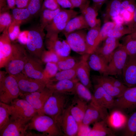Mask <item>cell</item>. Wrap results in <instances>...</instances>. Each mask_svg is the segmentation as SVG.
Returning <instances> with one entry per match:
<instances>
[{"mask_svg":"<svg viewBox=\"0 0 136 136\" xmlns=\"http://www.w3.org/2000/svg\"><path fill=\"white\" fill-rule=\"evenodd\" d=\"M58 59V56L54 52L50 50H45L41 57L42 61L46 63L48 62L57 63Z\"/></svg>","mask_w":136,"mask_h":136,"instance_id":"45","label":"cell"},{"mask_svg":"<svg viewBox=\"0 0 136 136\" xmlns=\"http://www.w3.org/2000/svg\"><path fill=\"white\" fill-rule=\"evenodd\" d=\"M10 117L8 104L0 101V130L9 121Z\"/></svg>","mask_w":136,"mask_h":136,"instance_id":"39","label":"cell"},{"mask_svg":"<svg viewBox=\"0 0 136 136\" xmlns=\"http://www.w3.org/2000/svg\"><path fill=\"white\" fill-rule=\"evenodd\" d=\"M7 2L9 9L12 10L15 8V0H7Z\"/></svg>","mask_w":136,"mask_h":136,"instance_id":"57","label":"cell"},{"mask_svg":"<svg viewBox=\"0 0 136 136\" xmlns=\"http://www.w3.org/2000/svg\"><path fill=\"white\" fill-rule=\"evenodd\" d=\"M89 1L81 10V14L84 17L90 28L101 26V21L97 18L98 11L92 6L90 5Z\"/></svg>","mask_w":136,"mask_h":136,"instance_id":"25","label":"cell"},{"mask_svg":"<svg viewBox=\"0 0 136 136\" xmlns=\"http://www.w3.org/2000/svg\"><path fill=\"white\" fill-rule=\"evenodd\" d=\"M58 4L63 8L73 9L72 5L69 0H55Z\"/></svg>","mask_w":136,"mask_h":136,"instance_id":"53","label":"cell"},{"mask_svg":"<svg viewBox=\"0 0 136 136\" xmlns=\"http://www.w3.org/2000/svg\"><path fill=\"white\" fill-rule=\"evenodd\" d=\"M136 0H122L121 4L119 15H122L129 5Z\"/></svg>","mask_w":136,"mask_h":136,"instance_id":"52","label":"cell"},{"mask_svg":"<svg viewBox=\"0 0 136 136\" xmlns=\"http://www.w3.org/2000/svg\"><path fill=\"white\" fill-rule=\"evenodd\" d=\"M136 135V110L131 114L126 122L123 134L125 136Z\"/></svg>","mask_w":136,"mask_h":136,"instance_id":"36","label":"cell"},{"mask_svg":"<svg viewBox=\"0 0 136 136\" xmlns=\"http://www.w3.org/2000/svg\"><path fill=\"white\" fill-rule=\"evenodd\" d=\"M101 26L90 28L87 32L86 40L88 48V53L94 52L97 48L96 42Z\"/></svg>","mask_w":136,"mask_h":136,"instance_id":"31","label":"cell"},{"mask_svg":"<svg viewBox=\"0 0 136 136\" xmlns=\"http://www.w3.org/2000/svg\"><path fill=\"white\" fill-rule=\"evenodd\" d=\"M93 80L95 84L100 85L115 99L120 96L125 91L114 86L106 75H94L93 76Z\"/></svg>","mask_w":136,"mask_h":136,"instance_id":"24","label":"cell"},{"mask_svg":"<svg viewBox=\"0 0 136 136\" xmlns=\"http://www.w3.org/2000/svg\"><path fill=\"white\" fill-rule=\"evenodd\" d=\"M128 56L121 44L114 50L108 64L106 75H121Z\"/></svg>","mask_w":136,"mask_h":136,"instance_id":"11","label":"cell"},{"mask_svg":"<svg viewBox=\"0 0 136 136\" xmlns=\"http://www.w3.org/2000/svg\"><path fill=\"white\" fill-rule=\"evenodd\" d=\"M7 9V0H0V11Z\"/></svg>","mask_w":136,"mask_h":136,"instance_id":"58","label":"cell"},{"mask_svg":"<svg viewBox=\"0 0 136 136\" xmlns=\"http://www.w3.org/2000/svg\"><path fill=\"white\" fill-rule=\"evenodd\" d=\"M87 102L91 101L92 94L89 90L79 81L77 83L75 89V94Z\"/></svg>","mask_w":136,"mask_h":136,"instance_id":"38","label":"cell"},{"mask_svg":"<svg viewBox=\"0 0 136 136\" xmlns=\"http://www.w3.org/2000/svg\"><path fill=\"white\" fill-rule=\"evenodd\" d=\"M122 18L123 20L125 22H127V23L130 22L132 20L133 14L131 13L126 10H125L123 14Z\"/></svg>","mask_w":136,"mask_h":136,"instance_id":"56","label":"cell"},{"mask_svg":"<svg viewBox=\"0 0 136 136\" xmlns=\"http://www.w3.org/2000/svg\"><path fill=\"white\" fill-rule=\"evenodd\" d=\"M113 109L126 114L136 110V86L128 87L123 94L115 99Z\"/></svg>","mask_w":136,"mask_h":136,"instance_id":"9","label":"cell"},{"mask_svg":"<svg viewBox=\"0 0 136 136\" xmlns=\"http://www.w3.org/2000/svg\"><path fill=\"white\" fill-rule=\"evenodd\" d=\"M127 27L132 33L136 32V7L134 12L131 21L127 23Z\"/></svg>","mask_w":136,"mask_h":136,"instance_id":"50","label":"cell"},{"mask_svg":"<svg viewBox=\"0 0 136 136\" xmlns=\"http://www.w3.org/2000/svg\"><path fill=\"white\" fill-rule=\"evenodd\" d=\"M73 8H79L81 10L89 0H69Z\"/></svg>","mask_w":136,"mask_h":136,"instance_id":"49","label":"cell"},{"mask_svg":"<svg viewBox=\"0 0 136 136\" xmlns=\"http://www.w3.org/2000/svg\"><path fill=\"white\" fill-rule=\"evenodd\" d=\"M12 76L17 81L22 94L42 89L48 83L44 80L29 78L22 72Z\"/></svg>","mask_w":136,"mask_h":136,"instance_id":"13","label":"cell"},{"mask_svg":"<svg viewBox=\"0 0 136 136\" xmlns=\"http://www.w3.org/2000/svg\"><path fill=\"white\" fill-rule=\"evenodd\" d=\"M79 61L74 57L68 55L58 56V59L56 63L59 71L67 70L75 67Z\"/></svg>","mask_w":136,"mask_h":136,"instance_id":"34","label":"cell"},{"mask_svg":"<svg viewBox=\"0 0 136 136\" xmlns=\"http://www.w3.org/2000/svg\"><path fill=\"white\" fill-rule=\"evenodd\" d=\"M44 44L48 50L55 53L58 56L69 55L71 49L66 40H61L58 34L45 36Z\"/></svg>","mask_w":136,"mask_h":136,"instance_id":"16","label":"cell"},{"mask_svg":"<svg viewBox=\"0 0 136 136\" xmlns=\"http://www.w3.org/2000/svg\"><path fill=\"white\" fill-rule=\"evenodd\" d=\"M56 121L62 135L75 136L78 134L79 126L68 108L58 115Z\"/></svg>","mask_w":136,"mask_h":136,"instance_id":"12","label":"cell"},{"mask_svg":"<svg viewBox=\"0 0 136 136\" xmlns=\"http://www.w3.org/2000/svg\"><path fill=\"white\" fill-rule=\"evenodd\" d=\"M86 33L84 29L64 35L71 50L82 55L88 54L86 40Z\"/></svg>","mask_w":136,"mask_h":136,"instance_id":"14","label":"cell"},{"mask_svg":"<svg viewBox=\"0 0 136 136\" xmlns=\"http://www.w3.org/2000/svg\"><path fill=\"white\" fill-rule=\"evenodd\" d=\"M67 95L53 92L45 103L43 113L56 121L57 117L65 109L68 101Z\"/></svg>","mask_w":136,"mask_h":136,"instance_id":"7","label":"cell"},{"mask_svg":"<svg viewBox=\"0 0 136 136\" xmlns=\"http://www.w3.org/2000/svg\"><path fill=\"white\" fill-rule=\"evenodd\" d=\"M89 54L82 56L76 66V73L79 81L89 89L91 88L90 77V68L87 62Z\"/></svg>","mask_w":136,"mask_h":136,"instance_id":"20","label":"cell"},{"mask_svg":"<svg viewBox=\"0 0 136 136\" xmlns=\"http://www.w3.org/2000/svg\"><path fill=\"white\" fill-rule=\"evenodd\" d=\"M128 27H124L121 24H116L114 27L108 32L107 37H111L118 39L123 36L132 33Z\"/></svg>","mask_w":136,"mask_h":136,"instance_id":"37","label":"cell"},{"mask_svg":"<svg viewBox=\"0 0 136 136\" xmlns=\"http://www.w3.org/2000/svg\"><path fill=\"white\" fill-rule=\"evenodd\" d=\"M88 105L87 101L75 95L71 105L68 107L71 114L77 122L79 128L82 126Z\"/></svg>","mask_w":136,"mask_h":136,"instance_id":"23","label":"cell"},{"mask_svg":"<svg viewBox=\"0 0 136 136\" xmlns=\"http://www.w3.org/2000/svg\"><path fill=\"white\" fill-rule=\"evenodd\" d=\"M78 14V12L73 9H62L45 28L47 32L46 35L58 34L62 32L69 21Z\"/></svg>","mask_w":136,"mask_h":136,"instance_id":"8","label":"cell"},{"mask_svg":"<svg viewBox=\"0 0 136 136\" xmlns=\"http://www.w3.org/2000/svg\"><path fill=\"white\" fill-rule=\"evenodd\" d=\"M79 81L78 78L73 80H64L49 82L46 86L52 89L54 92L67 95H75L77 83Z\"/></svg>","mask_w":136,"mask_h":136,"instance_id":"22","label":"cell"},{"mask_svg":"<svg viewBox=\"0 0 136 136\" xmlns=\"http://www.w3.org/2000/svg\"><path fill=\"white\" fill-rule=\"evenodd\" d=\"M122 0H110L108 2L103 15L104 23L109 21L110 19L120 14Z\"/></svg>","mask_w":136,"mask_h":136,"instance_id":"29","label":"cell"},{"mask_svg":"<svg viewBox=\"0 0 136 136\" xmlns=\"http://www.w3.org/2000/svg\"><path fill=\"white\" fill-rule=\"evenodd\" d=\"M113 136L114 134L112 130L107 125V123L102 120L96 121L94 124L92 128L87 133L88 136Z\"/></svg>","mask_w":136,"mask_h":136,"instance_id":"28","label":"cell"},{"mask_svg":"<svg viewBox=\"0 0 136 136\" xmlns=\"http://www.w3.org/2000/svg\"><path fill=\"white\" fill-rule=\"evenodd\" d=\"M125 37L128 38L136 40V32L127 35Z\"/></svg>","mask_w":136,"mask_h":136,"instance_id":"59","label":"cell"},{"mask_svg":"<svg viewBox=\"0 0 136 136\" xmlns=\"http://www.w3.org/2000/svg\"><path fill=\"white\" fill-rule=\"evenodd\" d=\"M27 130H35L44 136L62 135L56 121L45 114L37 113L27 123Z\"/></svg>","mask_w":136,"mask_h":136,"instance_id":"1","label":"cell"},{"mask_svg":"<svg viewBox=\"0 0 136 136\" xmlns=\"http://www.w3.org/2000/svg\"><path fill=\"white\" fill-rule=\"evenodd\" d=\"M115 101V98L107 93L100 85L95 84L90 103L99 110L102 117L108 116L107 109H113Z\"/></svg>","mask_w":136,"mask_h":136,"instance_id":"5","label":"cell"},{"mask_svg":"<svg viewBox=\"0 0 136 136\" xmlns=\"http://www.w3.org/2000/svg\"><path fill=\"white\" fill-rule=\"evenodd\" d=\"M107 78L115 87L125 91L128 87L120 80L111 76L106 75Z\"/></svg>","mask_w":136,"mask_h":136,"instance_id":"48","label":"cell"},{"mask_svg":"<svg viewBox=\"0 0 136 136\" xmlns=\"http://www.w3.org/2000/svg\"><path fill=\"white\" fill-rule=\"evenodd\" d=\"M44 0H29L27 8L31 16L40 13Z\"/></svg>","mask_w":136,"mask_h":136,"instance_id":"43","label":"cell"},{"mask_svg":"<svg viewBox=\"0 0 136 136\" xmlns=\"http://www.w3.org/2000/svg\"><path fill=\"white\" fill-rule=\"evenodd\" d=\"M128 55H136V40L128 38L125 36L122 44Z\"/></svg>","mask_w":136,"mask_h":136,"instance_id":"42","label":"cell"},{"mask_svg":"<svg viewBox=\"0 0 136 136\" xmlns=\"http://www.w3.org/2000/svg\"><path fill=\"white\" fill-rule=\"evenodd\" d=\"M28 55L26 49L22 44L13 43L11 56L5 67L8 74L14 75L22 72Z\"/></svg>","mask_w":136,"mask_h":136,"instance_id":"2","label":"cell"},{"mask_svg":"<svg viewBox=\"0 0 136 136\" xmlns=\"http://www.w3.org/2000/svg\"><path fill=\"white\" fill-rule=\"evenodd\" d=\"M76 66L71 69L58 72L53 77L50 79L49 82H55L64 80H73L77 78L76 73Z\"/></svg>","mask_w":136,"mask_h":136,"instance_id":"33","label":"cell"},{"mask_svg":"<svg viewBox=\"0 0 136 136\" xmlns=\"http://www.w3.org/2000/svg\"><path fill=\"white\" fill-rule=\"evenodd\" d=\"M116 24V23L115 22L110 21L104 23L100 28L96 42L97 47L107 37V35L109 31L113 28Z\"/></svg>","mask_w":136,"mask_h":136,"instance_id":"40","label":"cell"},{"mask_svg":"<svg viewBox=\"0 0 136 136\" xmlns=\"http://www.w3.org/2000/svg\"><path fill=\"white\" fill-rule=\"evenodd\" d=\"M12 15L13 21L20 25L31 16L27 8L20 9L17 8L12 9Z\"/></svg>","mask_w":136,"mask_h":136,"instance_id":"35","label":"cell"},{"mask_svg":"<svg viewBox=\"0 0 136 136\" xmlns=\"http://www.w3.org/2000/svg\"><path fill=\"white\" fill-rule=\"evenodd\" d=\"M29 0H15L16 5L17 8L20 9L27 8Z\"/></svg>","mask_w":136,"mask_h":136,"instance_id":"54","label":"cell"},{"mask_svg":"<svg viewBox=\"0 0 136 136\" xmlns=\"http://www.w3.org/2000/svg\"><path fill=\"white\" fill-rule=\"evenodd\" d=\"M93 2L92 6L98 11L101 8L103 5L108 0H92Z\"/></svg>","mask_w":136,"mask_h":136,"instance_id":"55","label":"cell"},{"mask_svg":"<svg viewBox=\"0 0 136 136\" xmlns=\"http://www.w3.org/2000/svg\"><path fill=\"white\" fill-rule=\"evenodd\" d=\"M89 28L83 16L81 14L70 19L62 32L64 35L75 31Z\"/></svg>","mask_w":136,"mask_h":136,"instance_id":"27","label":"cell"},{"mask_svg":"<svg viewBox=\"0 0 136 136\" xmlns=\"http://www.w3.org/2000/svg\"><path fill=\"white\" fill-rule=\"evenodd\" d=\"M121 75L123 82L127 87L136 86V55H128Z\"/></svg>","mask_w":136,"mask_h":136,"instance_id":"18","label":"cell"},{"mask_svg":"<svg viewBox=\"0 0 136 136\" xmlns=\"http://www.w3.org/2000/svg\"><path fill=\"white\" fill-rule=\"evenodd\" d=\"M22 94L17 81L12 75L0 80V101L9 104Z\"/></svg>","mask_w":136,"mask_h":136,"instance_id":"6","label":"cell"},{"mask_svg":"<svg viewBox=\"0 0 136 136\" xmlns=\"http://www.w3.org/2000/svg\"><path fill=\"white\" fill-rule=\"evenodd\" d=\"M45 36L44 29L40 25L29 30L25 46V48L30 55L40 59L45 50L44 40Z\"/></svg>","mask_w":136,"mask_h":136,"instance_id":"3","label":"cell"},{"mask_svg":"<svg viewBox=\"0 0 136 136\" xmlns=\"http://www.w3.org/2000/svg\"><path fill=\"white\" fill-rule=\"evenodd\" d=\"M28 122L20 120L11 119L0 130V136H27Z\"/></svg>","mask_w":136,"mask_h":136,"instance_id":"17","label":"cell"},{"mask_svg":"<svg viewBox=\"0 0 136 136\" xmlns=\"http://www.w3.org/2000/svg\"><path fill=\"white\" fill-rule=\"evenodd\" d=\"M29 31V30H25L21 31L18 39L21 44L26 45Z\"/></svg>","mask_w":136,"mask_h":136,"instance_id":"51","label":"cell"},{"mask_svg":"<svg viewBox=\"0 0 136 136\" xmlns=\"http://www.w3.org/2000/svg\"><path fill=\"white\" fill-rule=\"evenodd\" d=\"M20 24L13 21L8 29L10 37L12 41L17 39L21 32L20 29Z\"/></svg>","mask_w":136,"mask_h":136,"instance_id":"46","label":"cell"},{"mask_svg":"<svg viewBox=\"0 0 136 136\" xmlns=\"http://www.w3.org/2000/svg\"><path fill=\"white\" fill-rule=\"evenodd\" d=\"M5 30L0 36V68L5 67L10 59L12 52L13 43L8 32Z\"/></svg>","mask_w":136,"mask_h":136,"instance_id":"19","label":"cell"},{"mask_svg":"<svg viewBox=\"0 0 136 136\" xmlns=\"http://www.w3.org/2000/svg\"><path fill=\"white\" fill-rule=\"evenodd\" d=\"M42 62L40 59L28 54L22 72L29 78L44 80L48 83L49 80L44 74V69L42 65Z\"/></svg>","mask_w":136,"mask_h":136,"instance_id":"15","label":"cell"},{"mask_svg":"<svg viewBox=\"0 0 136 136\" xmlns=\"http://www.w3.org/2000/svg\"><path fill=\"white\" fill-rule=\"evenodd\" d=\"M100 119H101L99 110L90 103L88 105L81 126H88L92 123L99 121Z\"/></svg>","mask_w":136,"mask_h":136,"instance_id":"30","label":"cell"},{"mask_svg":"<svg viewBox=\"0 0 136 136\" xmlns=\"http://www.w3.org/2000/svg\"><path fill=\"white\" fill-rule=\"evenodd\" d=\"M46 63L45 68L44 69V74L49 81L50 79L53 77L58 72V69L56 63L48 62Z\"/></svg>","mask_w":136,"mask_h":136,"instance_id":"44","label":"cell"},{"mask_svg":"<svg viewBox=\"0 0 136 136\" xmlns=\"http://www.w3.org/2000/svg\"><path fill=\"white\" fill-rule=\"evenodd\" d=\"M87 61L90 69L106 75L108 64L98 54L95 52L89 54Z\"/></svg>","mask_w":136,"mask_h":136,"instance_id":"26","label":"cell"},{"mask_svg":"<svg viewBox=\"0 0 136 136\" xmlns=\"http://www.w3.org/2000/svg\"><path fill=\"white\" fill-rule=\"evenodd\" d=\"M61 9L60 8L55 10L45 9L41 11L40 13V23L39 25L41 27L44 29Z\"/></svg>","mask_w":136,"mask_h":136,"instance_id":"32","label":"cell"},{"mask_svg":"<svg viewBox=\"0 0 136 136\" xmlns=\"http://www.w3.org/2000/svg\"><path fill=\"white\" fill-rule=\"evenodd\" d=\"M53 90L46 86L44 88L37 91L21 94L19 97L27 101L37 111L39 115L44 114L43 108Z\"/></svg>","mask_w":136,"mask_h":136,"instance_id":"10","label":"cell"},{"mask_svg":"<svg viewBox=\"0 0 136 136\" xmlns=\"http://www.w3.org/2000/svg\"><path fill=\"white\" fill-rule=\"evenodd\" d=\"M7 9L0 12V32H3L8 28L13 21L12 15L8 11Z\"/></svg>","mask_w":136,"mask_h":136,"instance_id":"41","label":"cell"},{"mask_svg":"<svg viewBox=\"0 0 136 136\" xmlns=\"http://www.w3.org/2000/svg\"><path fill=\"white\" fill-rule=\"evenodd\" d=\"M103 41L102 44L98 46L94 52L99 55L108 64L114 51L121 44L119 39L110 37H107Z\"/></svg>","mask_w":136,"mask_h":136,"instance_id":"21","label":"cell"},{"mask_svg":"<svg viewBox=\"0 0 136 136\" xmlns=\"http://www.w3.org/2000/svg\"><path fill=\"white\" fill-rule=\"evenodd\" d=\"M8 105L11 119L20 120L28 122L38 113L30 103L22 98L16 99Z\"/></svg>","mask_w":136,"mask_h":136,"instance_id":"4","label":"cell"},{"mask_svg":"<svg viewBox=\"0 0 136 136\" xmlns=\"http://www.w3.org/2000/svg\"><path fill=\"white\" fill-rule=\"evenodd\" d=\"M60 7L55 0H44L41 11L45 9L55 10Z\"/></svg>","mask_w":136,"mask_h":136,"instance_id":"47","label":"cell"}]
</instances>
